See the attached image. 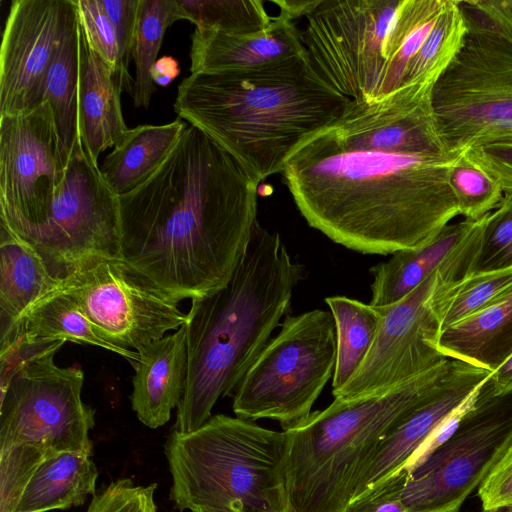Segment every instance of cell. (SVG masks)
Returning a JSON list of instances; mask_svg holds the SVG:
<instances>
[{
    "label": "cell",
    "instance_id": "d590c367",
    "mask_svg": "<svg viewBox=\"0 0 512 512\" xmlns=\"http://www.w3.org/2000/svg\"><path fill=\"white\" fill-rule=\"evenodd\" d=\"M46 456L27 444L0 449V512H16L31 476Z\"/></svg>",
    "mask_w": 512,
    "mask_h": 512
},
{
    "label": "cell",
    "instance_id": "681fc988",
    "mask_svg": "<svg viewBox=\"0 0 512 512\" xmlns=\"http://www.w3.org/2000/svg\"><path fill=\"white\" fill-rule=\"evenodd\" d=\"M482 512H488V511H482ZM492 512H512V509H510V510L492 511Z\"/></svg>",
    "mask_w": 512,
    "mask_h": 512
},
{
    "label": "cell",
    "instance_id": "6da1fadb",
    "mask_svg": "<svg viewBox=\"0 0 512 512\" xmlns=\"http://www.w3.org/2000/svg\"><path fill=\"white\" fill-rule=\"evenodd\" d=\"M260 182L189 124L160 167L119 196L121 259L178 302L224 286L258 222Z\"/></svg>",
    "mask_w": 512,
    "mask_h": 512
},
{
    "label": "cell",
    "instance_id": "4316f807",
    "mask_svg": "<svg viewBox=\"0 0 512 512\" xmlns=\"http://www.w3.org/2000/svg\"><path fill=\"white\" fill-rule=\"evenodd\" d=\"M18 338L64 340L99 346L125 358L124 353L101 339L76 299L61 283L33 304L13 326L0 349Z\"/></svg>",
    "mask_w": 512,
    "mask_h": 512
},
{
    "label": "cell",
    "instance_id": "cb8c5ba5",
    "mask_svg": "<svg viewBox=\"0 0 512 512\" xmlns=\"http://www.w3.org/2000/svg\"><path fill=\"white\" fill-rule=\"evenodd\" d=\"M188 125L178 117L163 125L129 129L100 166L113 192L119 197L145 182L169 156Z\"/></svg>",
    "mask_w": 512,
    "mask_h": 512
},
{
    "label": "cell",
    "instance_id": "30bf717a",
    "mask_svg": "<svg viewBox=\"0 0 512 512\" xmlns=\"http://www.w3.org/2000/svg\"><path fill=\"white\" fill-rule=\"evenodd\" d=\"M512 444V392L491 396L480 388L475 405L454 434L397 482L408 512H460Z\"/></svg>",
    "mask_w": 512,
    "mask_h": 512
},
{
    "label": "cell",
    "instance_id": "ffe728a7",
    "mask_svg": "<svg viewBox=\"0 0 512 512\" xmlns=\"http://www.w3.org/2000/svg\"><path fill=\"white\" fill-rule=\"evenodd\" d=\"M487 215L476 221L449 223L424 246L398 251L388 261L373 266L370 304H393L435 271L462 261H475Z\"/></svg>",
    "mask_w": 512,
    "mask_h": 512
},
{
    "label": "cell",
    "instance_id": "d4e9b609",
    "mask_svg": "<svg viewBox=\"0 0 512 512\" xmlns=\"http://www.w3.org/2000/svg\"><path fill=\"white\" fill-rule=\"evenodd\" d=\"M438 349L447 358L494 371L512 353V289L482 312L443 330Z\"/></svg>",
    "mask_w": 512,
    "mask_h": 512
},
{
    "label": "cell",
    "instance_id": "9a60e30c",
    "mask_svg": "<svg viewBox=\"0 0 512 512\" xmlns=\"http://www.w3.org/2000/svg\"><path fill=\"white\" fill-rule=\"evenodd\" d=\"M69 156L47 102L0 116V218L17 237L48 220Z\"/></svg>",
    "mask_w": 512,
    "mask_h": 512
},
{
    "label": "cell",
    "instance_id": "7dc6e473",
    "mask_svg": "<svg viewBox=\"0 0 512 512\" xmlns=\"http://www.w3.org/2000/svg\"><path fill=\"white\" fill-rule=\"evenodd\" d=\"M278 5L279 12L294 21L306 17L320 3V0H272Z\"/></svg>",
    "mask_w": 512,
    "mask_h": 512
},
{
    "label": "cell",
    "instance_id": "484cf974",
    "mask_svg": "<svg viewBox=\"0 0 512 512\" xmlns=\"http://www.w3.org/2000/svg\"><path fill=\"white\" fill-rule=\"evenodd\" d=\"M92 454L64 451L46 456L31 476L16 512H48L82 505L95 495Z\"/></svg>",
    "mask_w": 512,
    "mask_h": 512
},
{
    "label": "cell",
    "instance_id": "e575fe53",
    "mask_svg": "<svg viewBox=\"0 0 512 512\" xmlns=\"http://www.w3.org/2000/svg\"><path fill=\"white\" fill-rule=\"evenodd\" d=\"M512 268V193H504L483 228L471 275Z\"/></svg>",
    "mask_w": 512,
    "mask_h": 512
},
{
    "label": "cell",
    "instance_id": "e0dca14e",
    "mask_svg": "<svg viewBox=\"0 0 512 512\" xmlns=\"http://www.w3.org/2000/svg\"><path fill=\"white\" fill-rule=\"evenodd\" d=\"M433 86L406 85L369 103L350 100L324 130L349 150L446 153L432 104Z\"/></svg>",
    "mask_w": 512,
    "mask_h": 512
},
{
    "label": "cell",
    "instance_id": "8992f818",
    "mask_svg": "<svg viewBox=\"0 0 512 512\" xmlns=\"http://www.w3.org/2000/svg\"><path fill=\"white\" fill-rule=\"evenodd\" d=\"M287 444L286 431L224 414L189 433L172 431L165 444L170 500L179 511L287 512Z\"/></svg>",
    "mask_w": 512,
    "mask_h": 512
},
{
    "label": "cell",
    "instance_id": "277c9868",
    "mask_svg": "<svg viewBox=\"0 0 512 512\" xmlns=\"http://www.w3.org/2000/svg\"><path fill=\"white\" fill-rule=\"evenodd\" d=\"M305 275L281 236L257 222L231 279L191 299L185 323L187 382L173 431L198 429L218 399L233 394L290 309Z\"/></svg>",
    "mask_w": 512,
    "mask_h": 512
},
{
    "label": "cell",
    "instance_id": "c3c4849f",
    "mask_svg": "<svg viewBox=\"0 0 512 512\" xmlns=\"http://www.w3.org/2000/svg\"><path fill=\"white\" fill-rule=\"evenodd\" d=\"M192 512H244V511L238 507H228V508H222V509L201 508V509L194 510Z\"/></svg>",
    "mask_w": 512,
    "mask_h": 512
},
{
    "label": "cell",
    "instance_id": "44dd1931",
    "mask_svg": "<svg viewBox=\"0 0 512 512\" xmlns=\"http://www.w3.org/2000/svg\"><path fill=\"white\" fill-rule=\"evenodd\" d=\"M78 13V12H77ZM79 136L91 159L122 141L129 128L122 113L123 86L108 63L95 52L78 19Z\"/></svg>",
    "mask_w": 512,
    "mask_h": 512
},
{
    "label": "cell",
    "instance_id": "7c38bea8",
    "mask_svg": "<svg viewBox=\"0 0 512 512\" xmlns=\"http://www.w3.org/2000/svg\"><path fill=\"white\" fill-rule=\"evenodd\" d=\"M97 335L135 367L137 350L187 321L178 301L121 258L84 260L61 282Z\"/></svg>",
    "mask_w": 512,
    "mask_h": 512
},
{
    "label": "cell",
    "instance_id": "f1b7e54d",
    "mask_svg": "<svg viewBox=\"0 0 512 512\" xmlns=\"http://www.w3.org/2000/svg\"><path fill=\"white\" fill-rule=\"evenodd\" d=\"M79 37L78 13L54 54L47 71L42 102L54 114L64 147L70 154L79 136L78 128Z\"/></svg>",
    "mask_w": 512,
    "mask_h": 512
},
{
    "label": "cell",
    "instance_id": "3957f363",
    "mask_svg": "<svg viewBox=\"0 0 512 512\" xmlns=\"http://www.w3.org/2000/svg\"><path fill=\"white\" fill-rule=\"evenodd\" d=\"M349 101L306 56L246 72L190 74L178 85L174 110L263 181L281 174L292 153Z\"/></svg>",
    "mask_w": 512,
    "mask_h": 512
},
{
    "label": "cell",
    "instance_id": "bcb514c9",
    "mask_svg": "<svg viewBox=\"0 0 512 512\" xmlns=\"http://www.w3.org/2000/svg\"><path fill=\"white\" fill-rule=\"evenodd\" d=\"M180 73V68L176 59L171 56H163L157 59L151 70V77L155 85L167 86Z\"/></svg>",
    "mask_w": 512,
    "mask_h": 512
},
{
    "label": "cell",
    "instance_id": "74e56055",
    "mask_svg": "<svg viewBox=\"0 0 512 512\" xmlns=\"http://www.w3.org/2000/svg\"><path fill=\"white\" fill-rule=\"evenodd\" d=\"M156 487L136 486L128 478L116 480L93 496L87 512H156Z\"/></svg>",
    "mask_w": 512,
    "mask_h": 512
},
{
    "label": "cell",
    "instance_id": "ab89813d",
    "mask_svg": "<svg viewBox=\"0 0 512 512\" xmlns=\"http://www.w3.org/2000/svg\"><path fill=\"white\" fill-rule=\"evenodd\" d=\"M459 2L467 26L489 32L512 47V0Z\"/></svg>",
    "mask_w": 512,
    "mask_h": 512
},
{
    "label": "cell",
    "instance_id": "7a4b0ae2",
    "mask_svg": "<svg viewBox=\"0 0 512 512\" xmlns=\"http://www.w3.org/2000/svg\"><path fill=\"white\" fill-rule=\"evenodd\" d=\"M466 150H349L323 129L281 175L309 226L352 251L386 256L424 246L459 215L449 177Z\"/></svg>",
    "mask_w": 512,
    "mask_h": 512
},
{
    "label": "cell",
    "instance_id": "83f0119b",
    "mask_svg": "<svg viewBox=\"0 0 512 512\" xmlns=\"http://www.w3.org/2000/svg\"><path fill=\"white\" fill-rule=\"evenodd\" d=\"M325 302L336 330L334 393L348 382L365 360L375 340L381 315L378 307L346 296L327 297Z\"/></svg>",
    "mask_w": 512,
    "mask_h": 512
},
{
    "label": "cell",
    "instance_id": "1f68e13d",
    "mask_svg": "<svg viewBox=\"0 0 512 512\" xmlns=\"http://www.w3.org/2000/svg\"><path fill=\"white\" fill-rule=\"evenodd\" d=\"M195 27L226 34H254L272 18L261 0H178Z\"/></svg>",
    "mask_w": 512,
    "mask_h": 512
},
{
    "label": "cell",
    "instance_id": "60d3db41",
    "mask_svg": "<svg viewBox=\"0 0 512 512\" xmlns=\"http://www.w3.org/2000/svg\"><path fill=\"white\" fill-rule=\"evenodd\" d=\"M482 511L512 509V444L477 488Z\"/></svg>",
    "mask_w": 512,
    "mask_h": 512
},
{
    "label": "cell",
    "instance_id": "836d02e7",
    "mask_svg": "<svg viewBox=\"0 0 512 512\" xmlns=\"http://www.w3.org/2000/svg\"><path fill=\"white\" fill-rule=\"evenodd\" d=\"M465 153L452 167L449 180L459 215L476 221L497 207L503 197V190L497 181L471 162Z\"/></svg>",
    "mask_w": 512,
    "mask_h": 512
},
{
    "label": "cell",
    "instance_id": "b9f144b4",
    "mask_svg": "<svg viewBox=\"0 0 512 512\" xmlns=\"http://www.w3.org/2000/svg\"><path fill=\"white\" fill-rule=\"evenodd\" d=\"M65 342L18 338L0 349V390H3L11 378L28 362L49 353H56Z\"/></svg>",
    "mask_w": 512,
    "mask_h": 512
},
{
    "label": "cell",
    "instance_id": "4dcf8cb0",
    "mask_svg": "<svg viewBox=\"0 0 512 512\" xmlns=\"http://www.w3.org/2000/svg\"><path fill=\"white\" fill-rule=\"evenodd\" d=\"M467 32L460 2L446 0L429 35L409 64L404 86L423 82L435 84L460 52Z\"/></svg>",
    "mask_w": 512,
    "mask_h": 512
},
{
    "label": "cell",
    "instance_id": "8d00e7d4",
    "mask_svg": "<svg viewBox=\"0 0 512 512\" xmlns=\"http://www.w3.org/2000/svg\"><path fill=\"white\" fill-rule=\"evenodd\" d=\"M79 22L92 49L118 76L123 89L119 48L115 28L99 0H75Z\"/></svg>",
    "mask_w": 512,
    "mask_h": 512
},
{
    "label": "cell",
    "instance_id": "9c48e42d",
    "mask_svg": "<svg viewBox=\"0 0 512 512\" xmlns=\"http://www.w3.org/2000/svg\"><path fill=\"white\" fill-rule=\"evenodd\" d=\"M467 27L460 52L432 90L449 151L512 143V47L489 32Z\"/></svg>",
    "mask_w": 512,
    "mask_h": 512
},
{
    "label": "cell",
    "instance_id": "d6986e66",
    "mask_svg": "<svg viewBox=\"0 0 512 512\" xmlns=\"http://www.w3.org/2000/svg\"><path fill=\"white\" fill-rule=\"evenodd\" d=\"M191 40V74L246 72L307 56L300 30L281 12L258 33L235 35L195 27Z\"/></svg>",
    "mask_w": 512,
    "mask_h": 512
},
{
    "label": "cell",
    "instance_id": "2e32d148",
    "mask_svg": "<svg viewBox=\"0 0 512 512\" xmlns=\"http://www.w3.org/2000/svg\"><path fill=\"white\" fill-rule=\"evenodd\" d=\"M77 18L75 0H13L0 49V116L41 105L47 71Z\"/></svg>",
    "mask_w": 512,
    "mask_h": 512
},
{
    "label": "cell",
    "instance_id": "ba28073f",
    "mask_svg": "<svg viewBox=\"0 0 512 512\" xmlns=\"http://www.w3.org/2000/svg\"><path fill=\"white\" fill-rule=\"evenodd\" d=\"M336 351L330 311L286 315L234 390V413L251 421H277L283 431L296 429L333 376Z\"/></svg>",
    "mask_w": 512,
    "mask_h": 512
},
{
    "label": "cell",
    "instance_id": "5bb4252c",
    "mask_svg": "<svg viewBox=\"0 0 512 512\" xmlns=\"http://www.w3.org/2000/svg\"><path fill=\"white\" fill-rule=\"evenodd\" d=\"M456 278L435 271L399 301L378 307L375 340L365 360L334 398L353 400L381 394L440 365L441 319Z\"/></svg>",
    "mask_w": 512,
    "mask_h": 512
},
{
    "label": "cell",
    "instance_id": "f35d334b",
    "mask_svg": "<svg viewBox=\"0 0 512 512\" xmlns=\"http://www.w3.org/2000/svg\"><path fill=\"white\" fill-rule=\"evenodd\" d=\"M115 28L124 87L132 96L134 79L129 73L140 0H99Z\"/></svg>",
    "mask_w": 512,
    "mask_h": 512
},
{
    "label": "cell",
    "instance_id": "5b68a950",
    "mask_svg": "<svg viewBox=\"0 0 512 512\" xmlns=\"http://www.w3.org/2000/svg\"><path fill=\"white\" fill-rule=\"evenodd\" d=\"M453 359L381 394L334 398L286 431L287 512H347L381 440L449 373Z\"/></svg>",
    "mask_w": 512,
    "mask_h": 512
},
{
    "label": "cell",
    "instance_id": "ac0fdd59",
    "mask_svg": "<svg viewBox=\"0 0 512 512\" xmlns=\"http://www.w3.org/2000/svg\"><path fill=\"white\" fill-rule=\"evenodd\" d=\"M453 360L446 377L381 440L357 483L354 499L403 469L439 424L491 373Z\"/></svg>",
    "mask_w": 512,
    "mask_h": 512
},
{
    "label": "cell",
    "instance_id": "f546056e",
    "mask_svg": "<svg viewBox=\"0 0 512 512\" xmlns=\"http://www.w3.org/2000/svg\"><path fill=\"white\" fill-rule=\"evenodd\" d=\"M178 20L190 21L178 0H140L132 59L135 64L133 102L148 108L156 91L151 70L157 61L166 30Z\"/></svg>",
    "mask_w": 512,
    "mask_h": 512
},
{
    "label": "cell",
    "instance_id": "52a82bcc",
    "mask_svg": "<svg viewBox=\"0 0 512 512\" xmlns=\"http://www.w3.org/2000/svg\"><path fill=\"white\" fill-rule=\"evenodd\" d=\"M411 12L412 0H320L300 37L327 84L369 103L402 87L398 55Z\"/></svg>",
    "mask_w": 512,
    "mask_h": 512
},
{
    "label": "cell",
    "instance_id": "7bdbcfd3",
    "mask_svg": "<svg viewBox=\"0 0 512 512\" xmlns=\"http://www.w3.org/2000/svg\"><path fill=\"white\" fill-rule=\"evenodd\" d=\"M465 154L497 181L504 193H512V143L469 148Z\"/></svg>",
    "mask_w": 512,
    "mask_h": 512
},
{
    "label": "cell",
    "instance_id": "ee69618b",
    "mask_svg": "<svg viewBox=\"0 0 512 512\" xmlns=\"http://www.w3.org/2000/svg\"><path fill=\"white\" fill-rule=\"evenodd\" d=\"M347 512H408L398 485L389 477L354 499Z\"/></svg>",
    "mask_w": 512,
    "mask_h": 512
},
{
    "label": "cell",
    "instance_id": "603a6c76",
    "mask_svg": "<svg viewBox=\"0 0 512 512\" xmlns=\"http://www.w3.org/2000/svg\"><path fill=\"white\" fill-rule=\"evenodd\" d=\"M60 283L33 248L0 223V341L33 304Z\"/></svg>",
    "mask_w": 512,
    "mask_h": 512
},
{
    "label": "cell",
    "instance_id": "7402d4cb",
    "mask_svg": "<svg viewBox=\"0 0 512 512\" xmlns=\"http://www.w3.org/2000/svg\"><path fill=\"white\" fill-rule=\"evenodd\" d=\"M131 405L138 419L155 429L166 424L180 404L187 382L186 325L139 350Z\"/></svg>",
    "mask_w": 512,
    "mask_h": 512
},
{
    "label": "cell",
    "instance_id": "4fadbf2b",
    "mask_svg": "<svg viewBox=\"0 0 512 512\" xmlns=\"http://www.w3.org/2000/svg\"><path fill=\"white\" fill-rule=\"evenodd\" d=\"M55 353L28 362L1 390L0 449L31 445L46 455L92 454L95 411L81 397L80 367H59Z\"/></svg>",
    "mask_w": 512,
    "mask_h": 512
},
{
    "label": "cell",
    "instance_id": "d6a6232c",
    "mask_svg": "<svg viewBox=\"0 0 512 512\" xmlns=\"http://www.w3.org/2000/svg\"><path fill=\"white\" fill-rule=\"evenodd\" d=\"M511 289L512 268L471 275L449 299L441 319V332L492 306Z\"/></svg>",
    "mask_w": 512,
    "mask_h": 512
},
{
    "label": "cell",
    "instance_id": "f6af8a7d",
    "mask_svg": "<svg viewBox=\"0 0 512 512\" xmlns=\"http://www.w3.org/2000/svg\"><path fill=\"white\" fill-rule=\"evenodd\" d=\"M483 387L491 396L512 392V353L490 373Z\"/></svg>",
    "mask_w": 512,
    "mask_h": 512
},
{
    "label": "cell",
    "instance_id": "8fae6325",
    "mask_svg": "<svg viewBox=\"0 0 512 512\" xmlns=\"http://www.w3.org/2000/svg\"><path fill=\"white\" fill-rule=\"evenodd\" d=\"M52 277L62 282L86 259L121 258L119 197L80 137L69 156L48 220L23 237Z\"/></svg>",
    "mask_w": 512,
    "mask_h": 512
}]
</instances>
